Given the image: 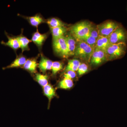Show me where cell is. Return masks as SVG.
Returning <instances> with one entry per match:
<instances>
[{"label":"cell","mask_w":127,"mask_h":127,"mask_svg":"<svg viewBox=\"0 0 127 127\" xmlns=\"http://www.w3.org/2000/svg\"><path fill=\"white\" fill-rule=\"evenodd\" d=\"M97 39L94 38L93 37L89 35L82 41H83L85 43H86L91 47L95 49L96 48Z\"/></svg>","instance_id":"cb8c5ba5"},{"label":"cell","mask_w":127,"mask_h":127,"mask_svg":"<svg viewBox=\"0 0 127 127\" xmlns=\"http://www.w3.org/2000/svg\"><path fill=\"white\" fill-rule=\"evenodd\" d=\"M47 37V35L46 34H41L38 32H36L32 35V40L39 46H41L44 41Z\"/></svg>","instance_id":"5bb4252c"},{"label":"cell","mask_w":127,"mask_h":127,"mask_svg":"<svg viewBox=\"0 0 127 127\" xmlns=\"http://www.w3.org/2000/svg\"><path fill=\"white\" fill-rule=\"evenodd\" d=\"M94 49L83 41H77L74 56L75 57L89 63Z\"/></svg>","instance_id":"3957f363"},{"label":"cell","mask_w":127,"mask_h":127,"mask_svg":"<svg viewBox=\"0 0 127 127\" xmlns=\"http://www.w3.org/2000/svg\"><path fill=\"white\" fill-rule=\"evenodd\" d=\"M47 24L50 28H56L65 27V24L61 21L58 18H50L47 21Z\"/></svg>","instance_id":"44dd1931"},{"label":"cell","mask_w":127,"mask_h":127,"mask_svg":"<svg viewBox=\"0 0 127 127\" xmlns=\"http://www.w3.org/2000/svg\"><path fill=\"white\" fill-rule=\"evenodd\" d=\"M53 39V50L57 55L63 58L68 57L67 47L65 36Z\"/></svg>","instance_id":"8992f818"},{"label":"cell","mask_w":127,"mask_h":127,"mask_svg":"<svg viewBox=\"0 0 127 127\" xmlns=\"http://www.w3.org/2000/svg\"><path fill=\"white\" fill-rule=\"evenodd\" d=\"M65 37L67 47L68 56H74L77 41L70 34H68Z\"/></svg>","instance_id":"ba28073f"},{"label":"cell","mask_w":127,"mask_h":127,"mask_svg":"<svg viewBox=\"0 0 127 127\" xmlns=\"http://www.w3.org/2000/svg\"><path fill=\"white\" fill-rule=\"evenodd\" d=\"M107 61L105 51L95 48L90 60V65L93 67H97Z\"/></svg>","instance_id":"52a82bcc"},{"label":"cell","mask_w":127,"mask_h":127,"mask_svg":"<svg viewBox=\"0 0 127 127\" xmlns=\"http://www.w3.org/2000/svg\"><path fill=\"white\" fill-rule=\"evenodd\" d=\"M5 34L7 36L8 41L6 42L2 41L1 44L11 48L14 50H17L20 48V44L17 37L10 36L6 32H5Z\"/></svg>","instance_id":"9c48e42d"},{"label":"cell","mask_w":127,"mask_h":127,"mask_svg":"<svg viewBox=\"0 0 127 127\" xmlns=\"http://www.w3.org/2000/svg\"><path fill=\"white\" fill-rule=\"evenodd\" d=\"M50 29L52 34L53 39L64 36L67 31V29L65 26L53 28H50Z\"/></svg>","instance_id":"2e32d148"},{"label":"cell","mask_w":127,"mask_h":127,"mask_svg":"<svg viewBox=\"0 0 127 127\" xmlns=\"http://www.w3.org/2000/svg\"><path fill=\"white\" fill-rule=\"evenodd\" d=\"M121 24L111 20L106 21L97 26L100 36L109 37Z\"/></svg>","instance_id":"277c9868"},{"label":"cell","mask_w":127,"mask_h":127,"mask_svg":"<svg viewBox=\"0 0 127 127\" xmlns=\"http://www.w3.org/2000/svg\"><path fill=\"white\" fill-rule=\"evenodd\" d=\"M35 78L38 83L43 87L48 84V76L47 75L39 73H36Z\"/></svg>","instance_id":"ffe728a7"},{"label":"cell","mask_w":127,"mask_h":127,"mask_svg":"<svg viewBox=\"0 0 127 127\" xmlns=\"http://www.w3.org/2000/svg\"><path fill=\"white\" fill-rule=\"evenodd\" d=\"M53 63L52 61L42 56L38 67L41 71L44 73L48 70H51Z\"/></svg>","instance_id":"30bf717a"},{"label":"cell","mask_w":127,"mask_h":127,"mask_svg":"<svg viewBox=\"0 0 127 127\" xmlns=\"http://www.w3.org/2000/svg\"><path fill=\"white\" fill-rule=\"evenodd\" d=\"M30 24L34 27H37L41 23L44 22L43 18L39 15H36L28 18Z\"/></svg>","instance_id":"7402d4cb"},{"label":"cell","mask_w":127,"mask_h":127,"mask_svg":"<svg viewBox=\"0 0 127 127\" xmlns=\"http://www.w3.org/2000/svg\"><path fill=\"white\" fill-rule=\"evenodd\" d=\"M37 64L36 61L34 59H29L27 60L26 62L23 66L25 70L32 73H34L36 71Z\"/></svg>","instance_id":"e0dca14e"},{"label":"cell","mask_w":127,"mask_h":127,"mask_svg":"<svg viewBox=\"0 0 127 127\" xmlns=\"http://www.w3.org/2000/svg\"><path fill=\"white\" fill-rule=\"evenodd\" d=\"M127 49L126 43L110 44L105 51L107 61L122 58L126 54Z\"/></svg>","instance_id":"7a4b0ae2"},{"label":"cell","mask_w":127,"mask_h":127,"mask_svg":"<svg viewBox=\"0 0 127 127\" xmlns=\"http://www.w3.org/2000/svg\"><path fill=\"white\" fill-rule=\"evenodd\" d=\"M17 37L19 42L20 48H21L22 52L26 50H28L29 49L28 45L31 40L23 36H17Z\"/></svg>","instance_id":"d6986e66"},{"label":"cell","mask_w":127,"mask_h":127,"mask_svg":"<svg viewBox=\"0 0 127 127\" xmlns=\"http://www.w3.org/2000/svg\"><path fill=\"white\" fill-rule=\"evenodd\" d=\"M73 85L74 83L72 80L64 78L59 82L58 88L67 90L72 88Z\"/></svg>","instance_id":"ac0fdd59"},{"label":"cell","mask_w":127,"mask_h":127,"mask_svg":"<svg viewBox=\"0 0 127 127\" xmlns=\"http://www.w3.org/2000/svg\"><path fill=\"white\" fill-rule=\"evenodd\" d=\"M89 35L93 37L94 38L97 39L99 37V33H98V30L96 26H93L92 28L91 32H90Z\"/></svg>","instance_id":"4316f807"},{"label":"cell","mask_w":127,"mask_h":127,"mask_svg":"<svg viewBox=\"0 0 127 127\" xmlns=\"http://www.w3.org/2000/svg\"><path fill=\"white\" fill-rule=\"evenodd\" d=\"M110 44L111 43L109 42L108 37H104L99 36L97 40L95 48L105 51Z\"/></svg>","instance_id":"7c38bea8"},{"label":"cell","mask_w":127,"mask_h":127,"mask_svg":"<svg viewBox=\"0 0 127 127\" xmlns=\"http://www.w3.org/2000/svg\"><path fill=\"white\" fill-rule=\"evenodd\" d=\"M77 75L76 72L72 71H68L64 72L63 75L64 78L72 80L76 77Z\"/></svg>","instance_id":"484cf974"},{"label":"cell","mask_w":127,"mask_h":127,"mask_svg":"<svg viewBox=\"0 0 127 127\" xmlns=\"http://www.w3.org/2000/svg\"><path fill=\"white\" fill-rule=\"evenodd\" d=\"M111 44L127 43V31L121 25L108 37Z\"/></svg>","instance_id":"5b68a950"},{"label":"cell","mask_w":127,"mask_h":127,"mask_svg":"<svg viewBox=\"0 0 127 127\" xmlns=\"http://www.w3.org/2000/svg\"><path fill=\"white\" fill-rule=\"evenodd\" d=\"M81 63L79 60L74 59H69L68 60L67 65L64 69V72L68 71H77L79 65Z\"/></svg>","instance_id":"9a60e30c"},{"label":"cell","mask_w":127,"mask_h":127,"mask_svg":"<svg viewBox=\"0 0 127 127\" xmlns=\"http://www.w3.org/2000/svg\"><path fill=\"white\" fill-rule=\"evenodd\" d=\"M44 95L48 98L50 104L52 99L56 96V90L50 84H48L43 87Z\"/></svg>","instance_id":"4fadbf2b"},{"label":"cell","mask_w":127,"mask_h":127,"mask_svg":"<svg viewBox=\"0 0 127 127\" xmlns=\"http://www.w3.org/2000/svg\"><path fill=\"white\" fill-rule=\"evenodd\" d=\"M93 26V24L89 22H80L70 28V34L77 41L82 40L89 35Z\"/></svg>","instance_id":"6da1fadb"},{"label":"cell","mask_w":127,"mask_h":127,"mask_svg":"<svg viewBox=\"0 0 127 127\" xmlns=\"http://www.w3.org/2000/svg\"><path fill=\"white\" fill-rule=\"evenodd\" d=\"M26 61V59L25 57L21 56L17 58L10 64L7 66L4 67L3 68V69L5 70V69H8V68H15V67L23 66Z\"/></svg>","instance_id":"8fae6325"},{"label":"cell","mask_w":127,"mask_h":127,"mask_svg":"<svg viewBox=\"0 0 127 127\" xmlns=\"http://www.w3.org/2000/svg\"><path fill=\"white\" fill-rule=\"evenodd\" d=\"M63 68V64L59 62H53L51 70L53 75H55L58 72L62 70Z\"/></svg>","instance_id":"603a6c76"},{"label":"cell","mask_w":127,"mask_h":127,"mask_svg":"<svg viewBox=\"0 0 127 127\" xmlns=\"http://www.w3.org/2000/svg\"><path fill=\"white\" fill-rule=\"evenodd\" d=\"M89 70V68L87 64L84 63H81L77 70L78 74L79 76H82L87 72Z\"/></svg>","instance_id":"d4e9b609"}]
</instances>
